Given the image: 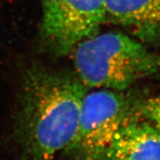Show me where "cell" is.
<instances>
[{"label": "cell", "instance_id": "1", "mask_svg": "<svg viewBox=\"0 0 160 160\" xmlns=\"http://www.w3.org/2000/svg\"><path fill=\"white\" fill-rule=\"evenodd\" d=\"M88 87L77 73L31 66L19 97L16 134L23 160H54L72 142Z\"/></svg>", "mask_w": 160, "mask_h": 160}, {"label": "cell", "instance_id": "2", "mask_svg": "<svg viewBox=\"0 0 160 160\" xmlns=\"http://www.w3.org/2000/svg\"><path fill=\"white\" fill-rule=\"evenodd\" d=\"M73 53L76 73L88 88L124 91L160 71V55L123 32L97 33L79 43Z\"/></svg>", "mask_w": 160, "mask_h": 160}, {"label": "cell", "instance_id": "3", "mask_svg": "<svg viewBox=\"0 0 160 160\" xmlns=\"http://www.w3.org/2000/svg\"><path fill=\"white\" fill-rule=\"evenodd\" d=\"M145 99L136 92L98 89L84 98L78 128L65 149L72 160H101L113 138L123 127L142 119Z\"/></svg>", "mask_w": 160, "mask_h": 160}, {"label": "cell", "instance_id": "4", "mask_svg": "<svg viewBox=\"0 0 160 160\" xmlns=\"http://www.w3.org/2000/svg\"><path fill=\"white\" fill-rule=\"evenodd\" d=\"M41 43L55 56L72 53L98 33L106 21L105 0H40Z\"/></svg>", "mask_w": 160, "mask_h": 160}, {"label": "cell", "instance_id": "5", "mask_svg": "<svg viewBox=\"0 0 160 160\" xmlns=\"http://www.w3.org/2000/svg\"><path fill=\"white\" fill-rule=\"evenodd\" d=\"M106 21L124 27L142 42H160V0H105Z\"/></svg>", "mask_w": 160, "mask_h": 160}, {"label": "cell", "instance_id": "6", "mask_svg": "<svg viewBox=\"0 0 160 160\" xmlns=\"http://www.w3.org/2000/svg\"><path fill=\"white\" fill-rule=\"evenodd\" d=\"M101 160H160V130L143 119L116 134Z\"/></svg>", "mask_w": 160, "mask_h": 160}, {"label": "cell", "instance_id": "7", "mask_svg": "<svg viewBox=\"0 0 160 160\" xmlns=\"http://www.w3.org/2000/svg\"><path fill=\"white\" fill-rule=\"evenodd\" d=\"M142 118L160 130V93L145 99L142 108Z\"/></svg>", "mask_w": 160, "mask_h": 160}]
</instances>
